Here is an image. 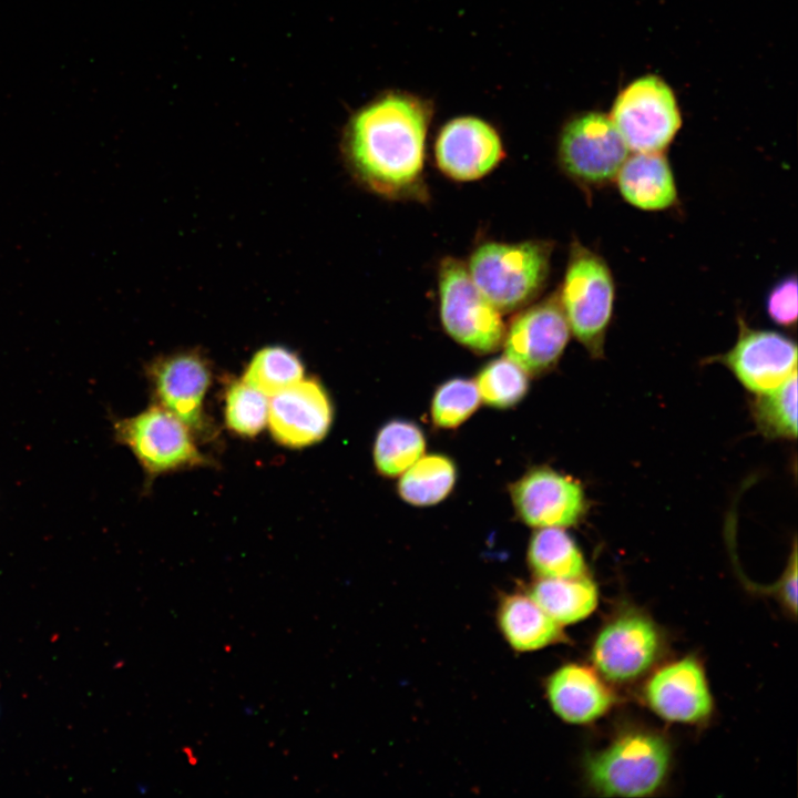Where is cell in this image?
<instances>
[{
    "mask_svg": "<svg viewBox=\"0 0 798 798\" xmlns=\"http://www.w3.org/2000/svg\"><path fill=\"white\" fill-rule=\"evenodd\" d=\"M430 108L391 92L360 109L347 125L344 152L354 176L383 197L420 198Z\"/></svg>",
    "mask_w": 798,
    "mask_h": 798,
    "instance_id": "cell-1",
    "label": "cell"
},
{
    "mask_svg": "<svg viewBox=\"0 0 798 798\" xmlns=\"http://www.w3.org/2000/svg\"><path fill=\"white\" fill-rule=\"evenodd\" d=\"M553 245L548 241L487 242L471 254L468 272L478 289L502 313L526 307L544 288Z\"/></svg>",
    "mask_w": 798,
    "mask_h": 798,
    "instance_id": "cell-2",
    "label": "cell"
},
{
    "mask_svg": "<svg viewBox=\"0 0 798 798\" xmlns=\"http://www.w3.org/2000/svg\"><path fill=\"white\" fill-rule=\"evenodd\" d=\"M557 296L571 334L593 358L603 357L615 304V282L604 257L574 239Z\"/></svg>",
    "mask_w": 798,
    "mask_h": 798,
    "instance_id": "cell-3",
    "label": "cell"
},
{
    "mask_svg": "<svg viewBox=\"0 0 798 798\" xmlns=\"http://www.w3.org/2000/svg\"><path fill=\"white\" fill-rule=\"evenodd\" d=\"M669 747L658 735L631 732L587 760L586 774L596 792L607 797H645L664 781Z\"/></svg>",
    "mask_w": 798,
    "mask_h": 798,
    "instance_id": "cell-4",
    "label": "cell"
},
{
    "mask_svg": "<svg viewBox=\"0 0 798 798\" xmlns=\"http://www.w3.org/2000/svg\"><path fill=\"white\" fill-rule=\"evenodd\" d=\"M438 275L440 318L448 335L478 354L499 349L505 334L501 313L478 289L467 265L446 257Z\"/></svg>",
    "mask_w": 798,
    "mask_h": 798,
    "instance_id": "cell-5",
    "label": "cell"
},
{
    "mask_svg": "<svg viewBox=\"0 0 798 798\" xmlns=\"http://www.w3.org/2000/svg\"><path fill=\"white\" fill-rule=\"evenodd\" d=\"M628 152L611 117L600 112L571 117L559 136L561 170L587 192L614 182Z\"/></svg>",
    "mask_w": 798,
    "mask_h": 798,
    "instance_id": "cell-6",
    "label": "cell"
},
{
    "mask_svg": "<svg viewBox=\"0 0 798 798\" xmlns=\"http://www.w3.org/2000/svg\"><path fill=\"white\" fill-rule=\"evenodd\" d=\"M610 117L631 152H663L682 125L672 89L655 75L642 76L624 88Z\"/></svg>",
    "mask_w": 798,
    "mask_h": 798,
    "instance_id": "cell-7",
    "label": "cell"
},
{
    "mask_svg": "<svg viewBox=\"0 0 798 798\" xmlns=\"http://www.w3.org/2000/svg\"><path fill=\"white\" fill-rule=\"evenodd\" d=\"M113 428L115 440L133 452L150 477L208 463L191 429L161 405L119 419Z\"/></svg>",
    "mask_w": 798,
    "mask_h": 798,
    "instance_id": "cell-8",
    "label": "cell"
},
{
    "mask_svg": "<svg viewBox=\"0 0 798 798\" xmlns=\"http://www.w3.org/2000/svg\"><path fill=\"white\" fill-rule=\"evenodd\" d=\"M571 329L557 293L528 306L505 328V357L528 375L551 370L563 355Z\"/></svg>",
    "mask_w": 798,
    "mask_h": 798,
    "instance_id": "cell-9",
    "label": "cell"
},
{
    "mask_svg": "<svg viewBox=\"0 0 798 798\" xmlns=\"http://www.w3.org/2000/svg\"><path fill=\"white\" fill-rule=\"evenodd\" d=\"M735 345L716 357L735 378L755 395L771 391L797 374L796 342L774 330L750 327L738 318Z\"/></svg>",
    "mask_w": 798,
    "mask_h": 798,
    "instance_id": "cell-10",
    "label": "cell"
},
{
    "mask_svg": "<svg viewBox=\"0 0 798 798\" xmlns=\"http://www.w3.org/2000/svg\"><path fill=\"white\" fill-rule=\"evenodd\" d=\"M514 510L529 526L570 528L586 512V497L574 478L551 468L529 470L510 488Z\"/></svg>",
    "mask_w": 798,
    "mask_h": 798,
    "instance_id": "cell-11",
    "label": "cell"
},
{
    "mask_svg": "<svg viewBox=\"0 0 798 798\" xmlns=\"http://www.w3.org/2000/svg\"><path fill=\"white\" fill-rule=\"evenodd\" d=\"M434 156L446 176L467 182L490 173L504 152L500 135L491 124L475 116H459L440 129Z\"/></svg>",
    "mask_w": 798,
    "mask_h": 798,
    "instance_id": "cell-12",
    "label": "cell"
},
{
    "mask_svg": "<svg viewBox=\"0 0 798 798\" xmlns=\"http://www.w3.org/2000/svg\"><path fill=\"white\" fill-rule=\"evenodd\" d=\"M659 651L658 632L651 620L637 614H623L597 635L593 662L607 679L627 682L644 674Z\"/></svg>",
    "mask_w": 798,
    "mask_h": 798,
    "instance_id": "cell-13",
    "label": "cell"
},
{
    "mask_svg": "<svg viewBox=\"0 0 798 798\" xmlns=\"http://www.w3.org/2000/svg\"><path fill=\"white\" fill-rule=\"evenodd\" d=\"M327 391L314 379H301L269 399L268 424L275 440L300 448L320 441L332 422Z\"/></svg>",
    "mask_w": 798,
    "mask_h": 798,
    "instance_id": "cell-14",
    "label": "cell"
},
{
    "mask_svg": "<svg viewBox=\"0 0 798 798\" xmlns=\"http://www.w3.org/2000/svg\"><path fill=\"white\" fill-rule=\"evenodd\" d=\"M150 374L160 405L192 432L205 430L203 401L211 383L205 358L195 351L166 356L153 362Z\"/></svg>",
    "mask_w": 798,
    "mask_h": 798,
    "instance_id": "cell-15",
    "label": "cell"
},
{
    "mask_svg": "<svg viewBox=\"0 0 798 798\" xmlns=\"http://www.w3.org/2000/svg\"><path fill=\"white\" fill-rule=\"evenodd\" d=\"M645 696L662 718L698 723L710 714L713 700L702 666L690 657L668 664L648 681Z\"/></svg>",
    "mask_w": 798,
    "mask_h": 798,
    "instance_id": "cell-16",
    "label": "cell"
},
{
    "mask_svg": "<svg viewBox=\"0 0 798 798\" xmlns=\"http://www.w3.org/2000/svg\"><path fill=\"white\" fill-rule=\"evenodd\" d=\"M614 182L622 198L641 211H665L677 202L675 176L663 152L627 155Z\"/></svg>",
    "mask_w": 798,
    "mask_h": 798,
    "instance_id": "cell-17",
    "label": "cell"
},
{
    "mask_svg": "<svg viewBox=\"0 0 798 798\" xmlns=\"http://www.w3.org/2000/svg\"><path fill=\"white\" fill-rule=\"evenodd\" d=\"M546 693L552 709L571 724H586L604 715L613 703L606 685L589 667L567 664L549 678Z\"/></svg>",
    "mask_w": 798,
    "mask_h": 798,
    "instance_id": "cell-18",
    "label": "cell"
},
{
    "mask_svg": "<svg viewBox=\"0 0 798 798\" xmlns=\"http://www.w3.org/2000/svg\"><path fill=\"white\" fill-rule=\"evenodd\" d=\"M498 623L507 642L520 652L540 649L563 638L561 625L528 594L505 595L498 608Z\"/></svg>",
    "mask_w": 798,
    "mask_h": 798,
    "instance_id": "cell-19",
    "label": "cell"
},
{
    "mask_svg": "<svg viewBox=\"0 0 798 798\" xmlns=\"http://www.w3.org/2000/svg\"><path fill=\"white\" fill-rule=\"evenodd\" d=\"M529 595L559 625L576 623L596 607L597 589L586 575L572 579H540Z\"/></svg>",
    "mask_w": 798,
    "mask_h": 798,
    "instance_id": "cell-20",
    "label": "cell"
},
{
    "mask_svg": "<svg viewBox=\"0 0 798 798\" xmlns=\"http://www.w3.org/2000/svg\"><path fill=\"white\" fill-rule=\"evenodd\" d=\"M528 562L540 579L585 575L583 554L564 528L538 529L528 548Z\"/></svg>",
    "mask_w": 798,
    "mask_h": 798,
    "instance_id": "cell-21",
    "label": "cell"
},
{
    "mask_svg": "<svg viewBox=\"0 0 798 798\" xmlns=\"http://www.w3.org/2000/svg\"><path fill=\"white\" fill-rule=\"evenodd\" d=\"M456 479L457 468L449 457L423 454L400 474L398 493L411 505H434L450 494Z\"/></svg>",
    "mask_w": 798,
    "mask_h": 798,
    "instance_id": "cell-22",
    "label": "cell"
},
{
    "mask_svg": "<svg viewBox=\"0 0 798 798\" xmlns=\"http://www.w3.org/2000/svg\"><path fill=\"white\" fill-rule=\"evenodd\" d=\"M421 428L409 420L393 419L378 431L374 443V463L387 478L399 477L424 454Z\"/></svg>",
    "mask_w": 798,
    "mask_h": 798,
    "instance_id": "cell-23",
    "label": "cell"
},
{
    "mask_svg": "<svg viewBox=\"0 0 798 798\" xmlns=\"http://www.w3.org/2000/svg\"><path fill=\"white\" fill-rule=\"evenodd\" d=\"M303 378L304 366L299 357L287 348L272 346L254 355L242 380L272 397Z\"/></svg>",
    "mask_w": 798,
    "mask_h": 798,
    "instance_id": "cell-24",
    "label": "cell"
},
{
    "mask_svg": "<svg viewBox=\"0 0 798 798\" xmlns=\"http://www.w3.org/2000/svg\"><path fill=\"white\" fill-rule=\"evenodd\" d=\"M754 421L760 432L773 439L797 436V374L778 388L756 395L751 406Z\"/></svg>",
    "mask_w": 798,
    "mask_h": 798,
    "instance_id": "cell-25",
    "label": "cell"
},
{
    "mask_svg": "<svg viewBox=\"0 0 798 798\" xmlns=\"http://www.w3.org/2000/svg\"><path fill=\"white\" fill-rule=\"evenodd\" d=\"M474 382L481 400L499 409L515 406L529 390V375L507 357L488 362Z\"/></svg>",
    "mask_w": 798,
    "mask_h": 798,
    "instance_id": "cell-26",
    "label": "cell"
},
{
    "mask_svg": "<svg viewBox=\"0 0 798 798\" xmlns=\"http://www.w3.org/2000/svg\"><path fill=\"white\" fill-rule=\"evenodd\" d=\"M481 398L473 380L452 378L441 383L431 400L433 424L454 429L468 420L480 405Z\"/></svg>",
    "mask_w": 798,
    "mask_h": 798,
    "instance_id": "cell-27",
    "label": "cell"
},
{
    "mask_svg": "<svg viewBox=\"0 0 798 798\" xmlns=\"http://www.w3.org/2000/svg\"><path fill=\"white\" fill-rule=\"evenodd\" d=\"M225 401V421L232 431L254 437L265 428L269 405L266 395L239 380L229 386Z\"/></svg>",
    "mask_w": 798,
    "mask_h": 798,
    "instance_id": "cell-28",
    "label": "cell"
},
{
    "mask_svg": "<svg viewBox=\"0 0 798 798\" xmlns=\"http://www.w3.org/2000/svg\"><path fill=\"white\" fill-rule=\"evenodd\" d=\"M769 318L780 327L794 328L797 321V278L786 276L773 286L766 298Z\"/></svg>",
    "mask_w": 798,
    "mask_h": 798,
    "instance_id": "cell-29",
    "label": "cell"
},
{
    "mask_svg": "<svg viewBox=\"0 0 798 798\" xmlns=\"http://www.w3.org/2000/svg\"><path fill=\"white\" fill-rule=\"evenodd\" d=\"M777 592H778L782 603L787 606V608L791 613L796 614V611H797V553H796V546L794 548V551L791 553L787 570L780 580L779 586L777 587Z\"/></svg>",
    "mask_w": 798,
    "mask_h": 798,
    "instance_id": "cell-30",
    "label": "cell"
}]
</instances>
